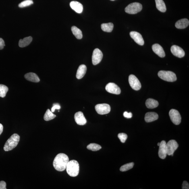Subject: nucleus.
<instances>
[{"label": "nucleus", "instance_id": "1", "mask_svg": "<svg viewBox=\"0 0 189 189\" xmlns=\"http://www.w3.org/2000/svg\"><path fill=\"white\" fill-rule=\"evenodd\" d=\"M69 161L68 156L64 153L58 154L54 159L53 165L56 170L63 171L66 169L67 165Z\"/></svg>", "mask_w": 189, "mask_h": 189}, {"label": "nucleus", "instance_id": "2", "mask_svg": "<svg viewBox=\"0 0 189 189\" xmlns=\"http://www.w3.org/2000/svg\"><path fill=\"white\" fill-rule=\"evenodd\" d=\"M79 165L76 160H72L68 162L66 169L67 173L71 177H76L79 172Z\"/></svg>", "mask_w": 189, "mask_h": 189}, {"label": "nucleus", "instance_id": "3", "mask_svg": "<svg viewBox=\"0 0 189 189\" xmlns=\"http://www.w3.org/2000/svg\"><path fill=\"white\" fill-rule=\"evenodd\" d=\"M20 140V136L16 134H13L8 140L4 146V150L5 151H11L16 147Z\"/></svg>", "mask_w": 189, "mask_h": 189}, {"label": "nucleus", "instance_id": "4", "mask_svg": "<svg viewBox=\"0 0 189 189\" xmlns=\"http://www.w3.org/2000/svg\"><path fill=\"white\" fill-rule=\"evenodd\" d=\"M158 76L161 79L168 82H173L177 80L176 75L171 71H160Z\"/></svg>", "mask_w": 189, "mask_h": 189}, {"label": "nucleus", "instance_id": "5", "mask_svg": "<svg viewBox=\"0 0 189 189\" xmlns=\"http://www.w3.org/2000/svg\"><path fill=\"white\" fill-rule=\"evenodd\" d=\"M142 9L141 4L137 2L129 4L125 8V11L130 14H135L140 12Z\"/></svg>", "mask_w": 189, "mask_h": 189}, {"label": "nucleus", "instance_id": "6", "mask_svg": "<svg viewBox=\"0 0 189 189\" xmlns=\"http://www.w3.org/2000/svg\"><path fill=\"white\" fill-rule=\"evenodd\" d=\"M95 109L97 113L101 115L109 113L111 110L110 105L105 103L98 104L95 106Z\"/></svg>", "mask_w": 189, "mask_h": 189}, {"label": "nucleus", "instance_id": "7", "mask_svg": "<svg viewBox=\"0 0 189 189\" xmlns=\"http://www.w3.org/2000/svg\"><path fill=\"white\" fill-rule=\"evenodd\" d=\"M169 114L171 120L173 123L176 125L180 124L182 118L178 110L174 109H171L169 111Z\"/></svg>", "mask_w": 189, "mask_h": 189}, {"label": "nucleus", "instance_id": "8", "mask_svg": "<svg viewBox=\"0 0 189 189\" xmlns=\"http://www.w3.org/2000/svg\"><path fill=\"white\" fill-rule=\"evenodd\" d=\"M179 145L174 140H171L166 144L167 155L173 156L174 152L178 148Z\"/></svg>", "mask_w": 189, "mask_h": 189}, {"label": "nucleus", "instance_id": "9", "mask_svg": "<svg viewBox=\"0 0 189 189\" xmlns=\"http://www.w3.org/2000/svg\"><path fill=\"white\" fill-rule=\"evenodd\" d=\"M129 82L131 87L133 89L138 90L141 88V84L140 81L134 75H130L129 76Z\"/></svg>", "mask_w": 189, "mask_h": 189}, {"label": "nucleus", "instance_id": "10", "mask_svg": "<svg viewBox=\"0 0 189 189\" xmlns=\"http://www.w3.org/2000/svg\"><path fill=\"white\" fill-rule=\"evenodd\" d=\"M103 57V53L101 50L98 49H94L92 57V64L94 65L98 64L101 62Z\"/></svg>", "mask_w": 189, "mask_h": 189}, {"label": "nucleus", "instance_id": "11", "mask_svg": "<svg viewBox=\"0 0 189 189\" xmlns=\"http://www.w3.org/2000/svg\"><path fill=\"white\" fill-rule=\"evenodd\" d=\"M105 89L107 92L113 94H119L121 92L120 88L113 83L108 84L105 87Z\"/></svg>", "mask_w": 189, "mask_h": 189}, {"label": "nucleus", "instance_id": "12", "mask_svg": "<svg viewBox=\"0 0 189 189\" xmlns=\"http://www.w3.org/2000/svg\"><path fill=\"white\" fill-rule=\"evenodd\" d=\"M171 51L173 55L179 58H182L185 55L184 50L178 46L174 45L172 46Z\"/></svg>", "mask_w": 189, "mask_h": 189}, {"label": "nucleus", "instance_id": "13", "mask_svg": "<svg viewBox=\"0 0 189 189\" xmlns=\"http://www.w3.org/2000/svg\"><path fill=\"white\" fill-rule=\"evenodd\" d=\"M131 37L136 43L141 46L144 45V41L141 34L138 32L132 31L130 33Z\"/></svg>", "mask_w": 189, "mask_h": 189}, {"label": "nucleus", "instance_id": "14", "mask_svg": "<svg viewBox=\"0 0 189 189\" xmlns=\"http://www.w3.org/2000/svg\"><path fill=\"white\" fill-rule=\"evenodd\" d=\"M166 144L165 141L163 140L160 142L159 146L158 155L160 158L163 159L166 158L167 155Z\"/></svg>", "mask_w": 189, "mask_h": 189}, {"label": "nucleus", "instance_id": "15", "mask_svg": "<svg viewBox=\"0 0 189 189\" xmlns=\"http://www.w3.org/2000/svg\"><path fill=\"white\" fill-rule=\"evenodd\" d=\"M74 118L77 124L79 125H83L87 123L86 119L82 112L79 111L75 113Z\"/></svg>", "mask_w": 189, "mask_h": 189}, {"label": "nucleus", "instance_id": "16", "mask_svg": "<svg viewBox=\"0 0 189 189\" xmlns=\"http://www.w3.org/2000/svg\"><path fill=\"white\" fill-rule=\"evenodd\" d=\"M152 49L154 53L161 57L165 56V54L162 47L158 44H154L152 46Z\"/></svg>", "mask_w": 189, "mask_h": 189}, {"label": "nucleus", "instance_id": "17", "mask_svg": "<svg viewBox=\"0 0 189 189\" xmlns=\"http://www.w3.org/2000/svg\"><path fill=\"white\" fill-rule=\"evenodd\" d=\"M70 5L71 8L77 13H81L83 10V6L78 1H71L70 3Z\"/></svg>", "mask_w": 189, "mask_h": 189}, {"label": "nucleus", "instance_id": "18", "mask_svg": "<svg viewBox=\"0 0 189 189\" xmlns=\"http://www.w3.org/2000/svg\"><path fill=\"white\" fill-rule=\"evenodd\" d=\"M158 117V115L156 113L148 112L146 113L145 120L146 122H151L157 120Z\"/></svg>", "mask_w": 189, "mask_h": 189}, {"label": "nucleus", "instance_id": "19", "mask_svg": "<svg viewBox=\"0 0 189 189\" xmlns=\"http://www.w3.org/2000/svg\"><path fill=\"white\" fill-rule=\"evenodd\" d=\"M189 21L188 19H182L177 21L175 23V26L178 29H184L189 25Z\"/></svg>", "mask_w": 189, "mask_h": 189}, {"label": "nucleus", "instance_id": "20", "mask_svg": "<svg viewBox=\"0 0 189 189\" xmlns=\"http://www.w3.org/2000/svg\"><path fill=\"white\" fill-rule=\"evenodd\" d=\"M87 67L86 65H80L77 70L76 77L78 79L83 78L85 75L87 71Z\"/></svg>", "mask_w": 189, "mask_h": 189}, {"label": "nucleus", "instance_id": "21", "mask_svg": "<svg viewBox=\"0 0 189 189\" xmlns=\"http://www.w3.org/2000/svg\"><path fill=\"white\" fill-rule=\"evenodd\" d=\"M25 78L27 80L34 82H38L40 81V79L35 73H29L25 75Z\"/></svg>", "mask_w": 189, "mask_h": 189}, {"label": "nucleus", "instance_id": "22", "mask_svg": "<svg viewBox=\"0 0 189 189\" xmlns=\"http://www.w3.org/2000/svg\"><path fill=\"white\" fill-rule=\"evenodd\" d=\"M145 105L148 108L154 109L158 107L159 103L156 100L152 98H148L146 101Z\"/></svg>", "mask_w": 189, "mask_h": 189}, {"label": "nucleus", "instance_id": "23", "mask_svg": "<svg viewBox=\"0 0 189 189\" xmlns=\"http://www.w3.org/2000/svg\"><path fill=\"white\" fill-rule=\"evenodd\" d=\"M32 38L31 36H28L25 38L23 39L19 40V45L20 47H24L29 45L32 41Z\"/></svg>", "mask_w": 189, "mask_h": 189}, {"label": "nucleus", "instance_id": "24", "mask_svg": "<svg viewBox=\"0 0 189 189\" xmlns=\"http://www.w3.org/2000/svg\"><path fill=\"white\" fill-rule=\"evenodd\" d=\"M156 7L158 10L162 12H165L166 11L165 4L163 0H155Z\"/></svg>", "mask_w": 189, "mask_h": 189}, {"label": "nucleus", "instance_id": "25", "mask_svg": "<svg viewBox=\"0 0 189 189\" xmlns=\"http://www.w3.org/2000/svg\"><path fill=\"white\" fill-rule=\"evenodd\" d=\"M72 32L74 36L78 39H81L82 38V32L79 29L75 26H73L71 28Z\"/></svg>", "mask_w": 189, "mask_h": 189}, {"label": "nucleus", "instance_id": "26", "mask_svg": "<svg viewBox=\"0 0 189 189\" xmlns=\"http://www.w3.org/2000/svg\"><path fill=\"white\" fill-rule=\"evenodd\" d=\"M102 30L105 32H111L113 28V25L112 23H109L102 24L101 25Z\"/></svg>", "mask_w": 189, "mask_h": 189}, {"label": "nucleus", "instance_id": "27", "mask_svg": "<svg viewBox=\"0 0 189 189\" xmlns=\"http://www.w3.org/2000/svg\"><path fill=\"white\" fill-rule=\"evenodd\" d=\"M56 115L53 113L50 110L48 109L46 111L44 116V119L46 121H49L55 118Z\"/></svg>", "mask_w": 189, "mask_h": 189}, {"label": "nucleus", "instance_id": "28", "mask_svg": "<svg viewBox=\"0 0 189 189\" xmlns=\"http://www.w3.org/2000/svg\"><path fill=\"white\" fill-rule=\"evenodd\" d=\"M9 89L7 86L3 84H0V97H4L8 91Z\"/></svg>", "mask_w": 189, "mask_h": 189}, {"label": "nucleus", "instance_id": "29", "mask_svg": "<svg viewBox=\"0 0 189 189\" xmlns=\"http://www.w3.org/2000/svg\"><path fill=\"white\" fill-rule=\"evenodd\" d=\"M102 148L101 146L95 143L90 144L87 146L88 149L92 150V151H98Z\"/></svg>", "mask_w": 189, "mask_h": 189}, {"label": "nucleus", "instance_id": "30", "mask_svg": "<svg viewBox=\"0 0 189 189\" xmlns=\"http://www.w3.org/2000/svg\"><path fill=\"white\" fill-rule=\"evenodd\" d=\"M134 163H130L126 164L121 166L120 169V170L121 172H125L130 170L132 169L134 166Z\"/></svg>", "mask_w": 189, "mask_h": 189}, {"label": "nucleus", "instance_id": "31", "mask_svg": "<svg viewBox=\"0 0 189 189\" xmlns=\"http://www.w3.org/2000/svg\"><path fill=\"white\" fill-rule=\"evenodd\" d=\"M33 3V2L32 0H25L19 4L18 6L20 8H23L29 6Z\"/></svg>", "mask_w": 189, "mask_h": 189}, {"label": "nucleus", "instance_id": "32", "mask_svg": "<svg viewBox=\"0 0 189 189\" xmlns=\"http://www.w3.org/2000/svg\"><path fill=\"white\" fill-rule=\"evenodd\" d=\"M118 137L120 140L121 142L122 143H124L126 141L127 138H128V136L125 133H120L118 135Z\"/></svg>", "mask_w": 189, "mask_h": 189}, {"label": "nucleus", "instance_id": "33", "mask_svg": "<svg viewBox=\"0 0 189 189\" xmlns=\"http://www.w3.org/2000/svg\"><path fill=\"white\" fill-rule=\"evenodd\" d=\"M61 108L60 106L58 104H55L53 105V106L51 109V111L53 113L55 112V110H59Z\"/></svg>", "mask_w": 189, "mask_h": 189}, {"label": "nucleus", "instance_id": "34", "mask_svg": "<svg viewBox=\"0 0 189 189\" xmlns=\"http://www.w3.org/2000/svg\"><path fill=\"white\" fill-rule=\"evenodd\" d=\"M123 116H124L126 118H132V113L130 112L128 113L127 112L125 111L124 113H123Z\"/></svg>", "mask_w": 189, "mask_h": 189}, {"label": "nucleus", "instance_id": "35", "mask_svg": "<svg viewBox=\"0 0 189 189\" xmlns=\"http://www.w3.org/2000/svg\"><path fill=\"white\" fill-rule=\"evenodd\" d=\"M7 184L5 182L1 181L0 182V189H6Z\"/></svg>", "mask_w": 189, "mask_h": 189}, {"label": "nucleus", "instance_id": "36", "mask_svg": "<svg viewBox=\"0 0 189 189\" xmlns=\"http://www.w3.org/2000/svg\"><path fill=\"white\" fill-rule=\"evenodd\" d=\"M182 189H189V185L188 182H187L186 181H184L183 182L182 185Z\"/></svg>", "mask_w": 189, "mask_h": 189}, {"label": "nucleus", "instance_id": "37", "mask_svg": "<svg viewBox=\"0 0 189 189\" xmlns=\"http://www.w3.org/2000/svg\"><path fill=\"white\" fill-rule=\"evenodd\" d=\"M5 46L4 41L2 39L0 38V50L3 49Z\"/></svg>", "mask_w": 189, "mask_h": 189}, {"label": "nucleus", "instance_id": "38", "mask_svg": "<svg viewBox=\"0 0 189 189\" xmlns=\"http://www.w3.org/2000/svg\"><path fill=\"white\" fill-rule=\"evenodd\" d=\"M3 126L2 124H1L0 123V135L2 134V133L3 132Z\"/></svg>", "mask_w": 189, "mask_h": 189}, {"label": "nucleus", "instance_id": "39", "mask_svg": "<svg viewBox=\"0 0 189 189\" xmlns=\"http://www.w3.org/2000/svg\"><path fill=\"white\" fill-rule=\"evenodd\" d=\"M160 145V142H158V146H159Z\"/></svg>", "mask_w": 189, "mask_h": 189}, {"label": "nucleus", "instance_id": "40", "mask_svg": "<svg viewBox=\"0 0 189 189\" xmlns=\"http://www.w3.org/2000/svg\"><path fill=\"white\" fill-rule=\"evenodd\" d=\"M111 1H115V0H111Z\"/></svg>", "mask_w": 189, "mask_h": 189}]
</instances>
